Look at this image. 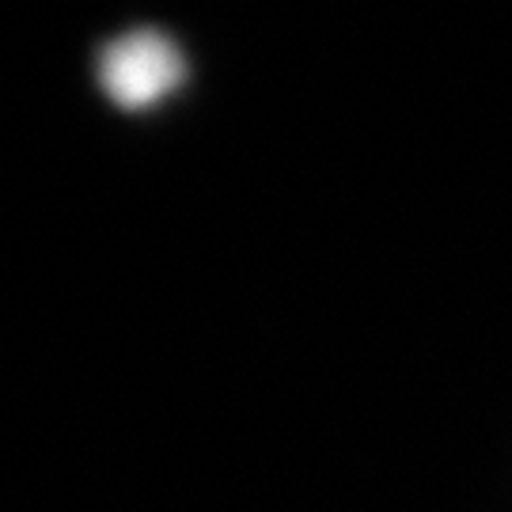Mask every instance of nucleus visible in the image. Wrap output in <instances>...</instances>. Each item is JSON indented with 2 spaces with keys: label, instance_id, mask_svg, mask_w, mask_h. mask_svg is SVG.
Masks as SVG:
<instances>
[{
  "label": "nucleus",
  "instance_id": "obj_1",
  "mask_svg": "<svg viewBox=\"0 0 512 512\" xmlns=\"http://www.w3.org/2000/svg\"><path fill=\"white\" fill-rule=\"evenodd\" d=\"M103 88L122 107H152L183 80V54L160 31H129L114 38L99 65Z\"/></svg>",
  "mask_w": 512,
  "mask_h": 512
}]
</instances>
